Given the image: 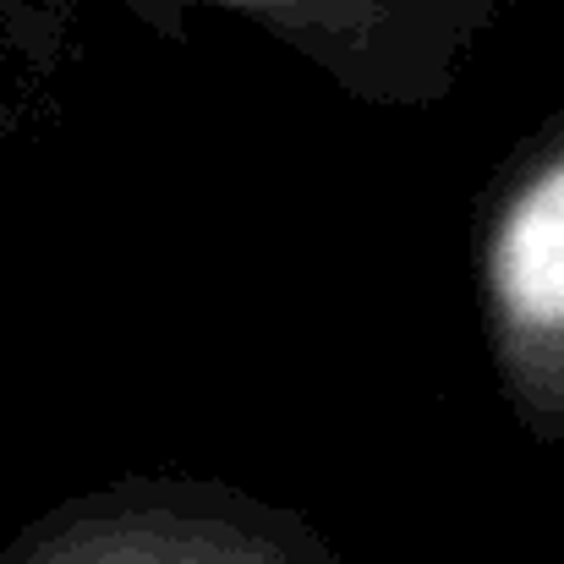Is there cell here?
I'll list each match as a JSON object with an SVG mask.
<instances>
[{
  "mask_svg": "<svg viewBox=\"0 0 564 564\" xmlns=\"http://www.w3.org/2000/svg\"><path fill=\"white\" fill-rule=\"evenodd\" d=\"M488 285L505 329L564 362V154L538 165L505 203L488 247Z\"/></svg>",
  "mask_w": 564,
  "mask_h": 564,
  "instance_id": "obj_1",
  "label": "cell"
},
{
  "mask_svg": "<svg viewBox=\"0 0 564 564\" xmlns=\"http://www.w3.org/2000/svg\"><path fill=\"white\" fill-rule=\"evenodd\" d=\"M94 564H187V560H165V554H110V560H94Z\"/></svg>",
  "mask_w": 564,
  "mask_h": 564,
  "instance_id": "obj_2",
  "label": "cell"
}]
</instances>
